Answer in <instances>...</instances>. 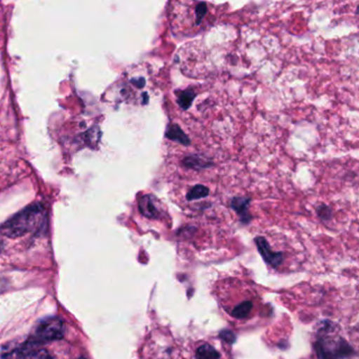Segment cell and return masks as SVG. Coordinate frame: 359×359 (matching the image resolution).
<instances>
[{
  "label": "cell",
  "instance_id": "obj_11",
  "mask_svg": "<svg viewBox=\"0 0 359 359\" xmlns=\"http://www.w3.org/2000/svg\"><path fill=\"white\" fill-rule=\"evenodd\" d=\"M197 94L193 89H187L177 94V104L182 110H189L192 106L193 100L196 98Z\"/></svg>",
  "mask_w": 359,
  "mask_h": 359
},
{
  "label": "cell",
  "instance_id": "obj_1",
  "mask_svg": "<svg viewBox=\"0 0 359 359\" xmlns=\"http://www.w3.org/2000/svg\"><path fill=\"white\" fill-rule=\"evenodd\" d=\"M220 309L234 325H249L262 309V298L250 283L237 278L219 281L215 287Z\"/></svg>",
  "mask_w": 359,
  "mask_h": 359
},
{
  "label": "cell",
  "instance_id": "obj_14",
  "mask_svg": "<svg viewBox=\"0 0 359 359\" xmlns=\"http://www.w3.org/2000/svg\"><path fill=\"white\" fill-rule=\"evenodd\" d=\"M317 214H318L319 217L323 218V219H331L332 218V210L330 209L327 205H320V207L317 209Z\"/></svg>",
  "mask_w": 359,
  "mask_h": 359
},
{
  "label": "cell",
  "instance_id": "obj_15",
  "mask_svg": "<svg viewBox=\"0 0 359 359\" xmlns=\"http://www.w3.org/2000/svg\"><path fill=\"white\" fill-rule=\"evenodd\" d=\"M0 252H1V243H0Z\"/></svg>",
  "mask_w": 359,
  "mask_h": 359
},
{
  "label": "cell",
  "instance_id": "obj_4",
  "mask_svg": "<svg viewBox=\"0 0 359 359\" xmlns=\"http://www.w3.org/2000/svg\"><path fill=\"white\" fill-rule=\"evenodd\" d=\"M193 359H232L226 340L209 337L195 341L191 346Z\"/></svg>",
  "mask_w": 359,
  "mask_h": 359
},
{
  "label": "cell",
  "instance_id": "obj_7",
  "mask_svg": "<svg viewBox=\"0 0 359 359\" xmlns=\"http://www.w3.org/2000/svg\"><path fill=\"white\" fill-rule=\"evenodd\" d=\"M158 201L152 194L142 195L138 201V209L140 213L147 218L157 219L161 216V211L159 209Z\"/></svg>",
  "mask_w": 359,
  "mask_h": 359
},
{
  "label": "cell",
  "instance_id": "obj_5",
  "mask_svg": "<svg viewBox=\"0 0 359 359\" xmlns=\"http://www.w3.org/2000/svg\"><path fill=\"white\" fill-rule=\"evenodd\" d=\"M64 335V323L57 317H50L41 321L31 336L30 344L54 341Z\"/></svg>",
  "mask_w": 359,
  "mask_h": 359
},
{
  "label": "cell",
  "instance_id": "obj_13",
  "mask_svg": "<svg viewBox=\"0 0 359 359\" xmlns=\"http://www.w3.org/2000/svg\"><path fill=\"white\" fill-rule=\"evenodd\" d=\"M195 13H196V25L199 26L203 22V18H205V14H207V4L201 3L197 6L196 10H195Z\"/></svg>",
  "mask_w": 359,
  "mask_h": 359
},
{
  "label": "cell",
  "instance_id": "obj_2",
  "mask_svg": "<svg viewBox=\"0 0 359 359\" xmlns=\"http://www.w3.org/2000/svg\"><path fill=\"white\" fill-rule=\"evenodd\" d=\"M46 210L41 203L29 205L0 226V233L9 238H18L34 232L43 226Z\"/></svg>",
  "mask_w": 359,
  "mask_h": 359
},
{
  "label": "cell",
  "instance_id": "obj_3",
  "mask_svg": "<svg viewBox=\"0 0 359 359\" xmlns=\"http://www.w3.org/2000/svg\"><path fill=\"white\" fill-rule=\"evenodd\" d=\"M317 359H352V346L339 334L320 336L316 341Z\"/></svg>",
  "mask_w": 359,
  "mask_h": 359
},
{
  "label": "cell",
  "instance_id": "obj_6",
  "mask_svg": "<svg viewBox=\"0 0 359 359\" xmlns=\"http://www.w3.org/2000/svg\"><path fill=\"white\" fill-rule=\"evenodd\" d=\"M0 359H54V357L43 348L25 346L11 351Z\"/></svg>",
  "mask_w": 359,
  "mask_h": 359
},
{
  "label": "cell",
  "instance_id": "obj_9",
  "mask_svg": "<svg viewBox=\"0 0 359 359\" xmlns=\"http://www.w3.org/2000/svg\"><path fill=\"white\" fill-rule=\"evenodd\" d=\"M165 136L168 140H172V142H180L182 146L188 147L191 144V140L189 138V136L176 123L169 125V127L167 128V131H165Z\"/></svg>",
  "mask_w": 359,
  "mask_h": 359
},
{
  "label": "cell",
  "instance_id": "obj_10",
  "mask_svg": "<svg viewBox=\"0 0 359 359\" xmlns=\"http://www.w3.org/2000/svg\"><path fill=\"white\" fill-rule=\"evenodd\" d=\"M182 165L189 169L203 170L212 167L213 163L201 155H190L182 161Z\"/></svg>",
  "mask_w": 359,
  "mask_h": 359
},
{
  "label": "cell",
  "instance_id": "obj_8",
  "mask_svg": "<svg viewBox=\"0 0 359 359\" xmlns=\"http://www.w3.org/2000/svg\"><path fill=\"white\" fill-rule=\"evenodd\" d=\"M251 199L249 197H234L231 199V207L241 216L243 222H248L251 218L249 214V205Z\"/></svg>",
  "mask_w": 359,
  "mask_h": 359
},
{
  "label": "cell",
  "instance_id": "obj_12",
  "mask_svg": "<svg viewBox=\"0 0 359 359\" xmlns=\"http://www.w3.org/2000/svg\"><path fill=\"white\" fill-rule=\"evenodd\" d=\"M209 189L203 184H195L187 194V199L189 201H197V199L205 198L209 195Z\"/></svg>",
  "mask_w": 359,
  "mask_h": 359
}]
</instances>
